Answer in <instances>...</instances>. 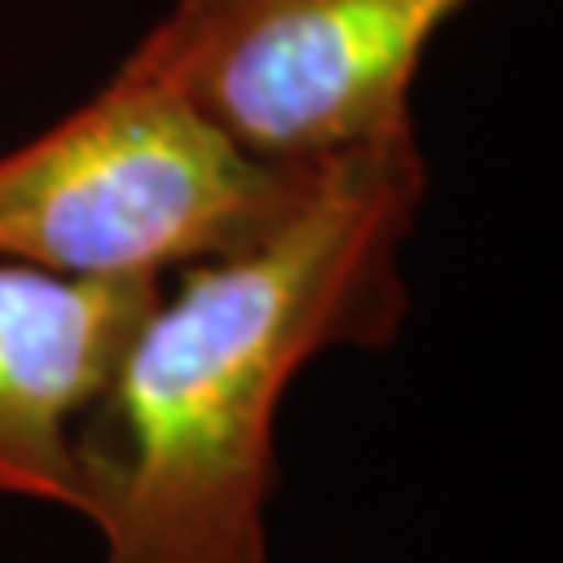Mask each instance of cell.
<instances>
[{"instance_id": "cell-1", "label": "cell", "mask_w": 563, "mask_h": 563, "mask_svg": "<svg viewBox=\"0 0 563 563\" xmlns=\"http://www.w3.org/2000/svg\"><path fill=\"white\" fill-rule=\"evenodd\" d=\"M430 192L418 125L313 163L251 242L167 276L80 422L101 563H267L288 388L409 322L401 251Z\"/></svg>"}, {"instance_id": "cell-2", "label": "cell", "mask_w": 563, "mask_h": 563, "mask_svg": "<svg viewBox=\"0 0 563 563\" xmlns=\"http://www.w3.org/2000/svg\"><path fill=\"white\" fill-rule=\"evenodd\" d=\"M309 172L246 155L180 92L118 63L0 155V260L67 280H167L263 234Z\"/></svg>"}, {"instance_id": "cell-3", "label": "cell", "mask_w": 563, "mask_h": 563, "mask_svg": "<svg viewBox=\"0 0 563 563\" xmlns=\"http://www.w3.org/2000/svg\"><path fill=\"white\" fill-rule=\"evenodd\" d=\"M476 0H172L125 55L267 163H318L413 118L430 42Z\"/></svg>"}, {"instance_id": "cell-4", "label": "cell", "mask_w": 563, "mask_h": 563, "mask_svg": "<svg viewBox=\"0 0 563 563\" xmlns=\"http://www.w3.org/2000/svg\"><path fill=\"white\" fill-rule=\"evenodd\" d=\"M159 288L0 260V497L80 514V422Z\"/></svg>"}]
</instances>
